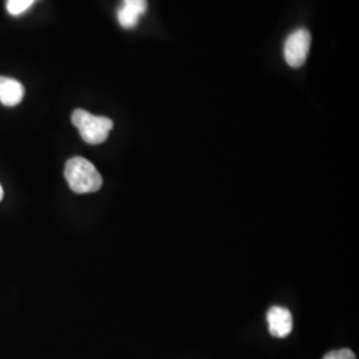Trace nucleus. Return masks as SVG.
I'll list each match as a JSON object with an SVG mask.
<instances>
[{
  "instance_id": "obj_1",
  "label": "nucleus",
  "mask_w": 359,
  "mask_h": 359,
  "mask_svg": "<svg viewBox=\"0 0 359 359\" xmlns=\"http://www.w3.org/2000/svg\"><path fill=\"white\" fill-rule=\"evenodd\" d=\"M65 177L71 191L77 194L97 192L103 185L99 170L84 157H72L67 161Z\"/></svg>"
},
{
  "instance_id": "obj_2",
  "label": "nucleus",
  "mask_w": 359,
  "mask_h": 359,
  "mask_svg": "<svg viewBox=\"0 0 359 359\" xmlns=\"http://www.w3.org/2000/svg\"><path fill=\"white\" fill-rule=\"evenodd\" d=\"M72 123L79 130L81 139L90 145H97L105 142L109 136V132L114 128V121L111 118L92 115L84 109L74 111Z\"/></svg>"
},
{
  "instance_id": "obj_3",
  "label": "nucleus",
  "mask_w": 359,
  "mask_h": 359,
  "mask_svg": "<svg viewBox=\"0 0 359 359\" xmlns=\"http://www.w3.org/2000/svg\"><path fill=\"white\" fill-rule=\"evenodd\" d=\"M310 43L311 36L306 28H299L294 31L286 39L283 47V56L286 63L293 68H299L305 65L310 50Z\"/></svg>"
},
{
  "instance_id": "obj_4",
  "label": "nucleus",
  "mask_w": 359,
  "mask_h": 359,
  "mask_svg": "<svg viewBox=\"0 0 359 359\" xmlns=\"http://www.w3.org/2000/svg\"><path fill=\"white\" fill-rule=\"evenodd\" d=\"M269 332L276 338H285L293 330V317L287 309L273 306L268 311Z\"/></svg>"
},
{
  "instance_id": "obj_5",
  "label": "nucleus",
  "mask_w": 359,
  "mask_h": 359,
  "mask_svg": "<svg viewBox=\"0 0 359 359\" xmlns=\"http://www.w3.org/2000/svg\"><path fill=\"white\" fill-rule=\"evenodd\" d=\"M25 97V87L13 77L0 76V103L6 107H16Z\"/></svg>"
},
{
  "instance_id": "obj_6",
  "label": "nucleus",
  "mask_w": 359,
  "mask_h": 359,
  "mask_svg": "<svg viewBox=\"0 0 359 359\" xmlns=\"http://www.w3.org/2000/svg\"><path fill=\"white\" fill-rule=\"evenodd\" d=\"M139 19H140V16L137 13L130 11L124 6H121L118 13H117V20H118L120 26L126 28V29H132V28L137 26L139 25Z\"/></svg>"
},
{
  "instance_id": "obj_7",
  "label": "nucleus",
  "mask_w": 359,
  "mask_h": 359,
  "mask_svg": "<svg viewBox=\"0 0 359 359\" xmlns=\"http://www.w3.org/2000/svg\"><path fill=\"white\" fill-rule=\"evenodd\" d=\"M35 1L36 0H7V11L13 16H19L26 13Z\"/></svg>"
},
{
  "instance_id": "obj_8",
  "label": "nucleus",
  "mask_w": 359,
  "mask_h": 359,
  "mask_svg": "<svg viewBox=\"0 0 359 359\" xmlns=\"http://www.w3.org/2000/svg\"><path fill=\"white\" fill-rule=\"evenodd\" d=\"M123 6L127 7L130 11L137 13L139 16H142L144 13H147L148 1L147 0H124Z\"/></svg>"
},
{
  "instance_id": "obj_9",
  "label": "nucleus",
  "mask_w": 359,
  "mask_h": 359,
  "mask_svg": "<svg viewBox=\"0 0 359 359\" xmlns=\"http://www.w3.org/2000/svg\"><path fill=\"white\" fill-rule=\"evenodd\" d=\"M323 359H357V357L350 348H341L327 353Z\"/></svg>"
},
{
  "instance_id": "obj_10",
  "label": "nucleus",
  "mask_w": 359,
  "mask_h": 359,
  "mask_svg": "<svg viewBox=\"0 0 359 359\" xmlns=\"http://www.w3.org/2000/svg\"><path fill=\"white\" fill-rule=\"evenodd\" d=\"M3 196H4V192H3V187L0 185V201L3 200Z\"/></svg>"
}]
</instances>
